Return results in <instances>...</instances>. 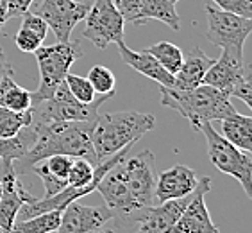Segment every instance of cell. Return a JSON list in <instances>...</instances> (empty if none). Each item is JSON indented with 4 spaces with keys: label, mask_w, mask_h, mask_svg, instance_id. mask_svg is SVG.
<instances>
[{
    "label": "cell",
    "mask_w": 252,
    "mask_h": 233,
    "mask_svg": "<svg viewBox=\"0 0 252 233\" xmlns=\"http://www.w3.org/2000/svg\"><path fill=\"white\" fill-rule=\"evenodd\" d=\"M83 36L90 39L98 50L111 43L124 41V18L111 0H95V5L88 9Z\"/></svg>",
    "instance_id": "10"
},
{
    "label": "cell",
    "mask_w": 252,
    "mask_h": 233,
    "mask_svg": "<svg viewBox=\"0 0 252 233\" xmlns=\"http://www.w3.org/2000/svg\"><path fill=\"white\" fill-rule=\"evenodd\" d=\"M43 165L47 167L50 174H54L56 178L59 180H66L68 181V172L72 169V163H73V158L72 156H66V155H54L49 156V158H45Z\"/></svg>",
    "instance_id": "29"
},
{
    "label": "cell",
    "mask_w": 252,
    "mask_h": 233,
    "mask_svg": "<svg viewBox=\"0 0 252 233\" xmlns=\"http://www.w3.org/2000/svg\"><path fill=\"white\" fill-rule=\"evenodd\" d=\"M199 131L206 136L208 144V156L220 172L236 178L243 187V192L247 197H252V156L251 153L238 149L229 140H225L222 135L215 131L211 122H206L200 126Z\"/></svg>",
    "instance_id": "7"
},
{
    "label": "cell",
    "mask_w": 252,
    "mask_h": 233,
    "mask_svg": "<svg viewBox=\"0 0 252 233\" xmlns=\"http://www.w3.org/2000/svg\"><path fill=\"white\" fill-rule=\"evenodd\" d=\"M208 15V41L233 52H243V43L252 31V18L219 9L217 5H206Z\"/></svg>",
    "instance_id": "8"
},
{
    "label": "cell",
    "mask_w": 252,
    "mask_h": 233,
    "mask_svg": "<svg viewBox=\"0 0 252 233\" xmlns=\"http://www.w3.org/2000/svg\"><path fill=\"white\" fill-rule=\"evenodd\" d=\"M154 126L156 118L151 113L134 110L98 113L92 131V144L97 155V161L100 163L102 160L109 158L129 144H136L141 136L152 131Z\"/></svg>",
    "instance_id": "3"
},
{
    "label": "cell",
    "mask_w": 252,
    "mask_h": 233,
    "mask_svg": "<svg viewBox=\"0 0 252 233\" xmlns=\"http://www.w3.org/2000/svg\"><path fill=\"white\" fill-rule=\"evenodd\" d=\"M34 0H7V16L15 18V16H22L25 11H29Z\"/></svg>",
    "instance_id": "34"
},
{
    "label": "cell",
    "mask_w": 252,
    "mask_h": 233,
    "mask_svg": "<svg viewBox=\"0 0 252 233\" xmlns=\"http://www.w3.org/2000/svg\"><path fill=\"white\" fill-rule=\"evenodd\" d=\"M32 120V113L31 110L27 112H13L9 108L0 106V136H15L20 129L29 126Z\"/></svg>",
    "instance_id": "25"
},
{
    "label": "cell",
    "mask_w": 252,
    "mask_h": 233,
    "mask_svg": "<svg viewBox=\"0 0 252 233\" xmlns=\"http://www.w3.org/2000/svg\"><path fill=\"white\" fill-rule=\"evenodd\" d=\"M199 183L197 172L186 165H174L163 170L154 185V197L159 203H165L170 199H181L185 195L191 194Z\"/></svg>",
    "instance_id": "15"
},
{
    "label": "cell",
    "mask_w": 252,
    "mask_h": 233,
    "mask_svg": "<svg viewBox=\"0 0 252 233\" xmlns=\"http://www.w3.org/2000/svg\"><path fill=\"white\" fill-rule=\"evenodd\" d=\"M222 122V135L225 140H229L238 149L251 153L252 151V118L247 115L233 113L231 116L223 118Z\"/></svg>",
    "instance_id": "20"
},
{
    "label": "cell",
    "mask_w": 252,
    "mask_h": 233,
    "mask_svg": "<svg viewBox=\"0 0 252 233\" xmlns=\"http://www.w3.org/2000/svg\"><path fill=\"white\" fill-rule=\"evenodd\" d=\"M36 13L54 31L59 43H66L75 25L86 16L88 5L79 4L77 0H43Z\"/></svg>",
    "instance_id": "11"
},
{
    "label": "cell",
    "mask_w": 252,
    "mask_h": 233,
    "mask_svg": "<svg viewBox=\"0 0 252 233\" xmlns=\"http://www.w3.org/2000/svg\"><path fill=\"white\" fill-rule=\"evenodd\" d=\"M31 170H32V172H36V174L41 178V181H43L45 197L56 195L58 192H61V190L68 187V181L66 180H59V178H56L54 174H50L49 170H47V167L43 165V161H38L36 165L31 167Z\"/></svg>",
    "instance_id": "28"
},
{
    "label": "cell",
    "mask_w": 252,
    "mask_h": 233,
    "mask_svg": "<svg viewBox=\"0 0 252 233\" xmlns=\"http://www.w3.org/2000/svg\"><path fill=\"white\" fill-rule=\"evenodd\" d=\"M9 68H13L11 67V63L7 61V58H5V54H4V50L0 49V79H2V76H4Z\"/></svg>",
    "instance_id": "36"
},
{
    "label": "cell",
    "mask_w": 252,
    "mask_h": 233,
    "mask_svg": "<svg viewBox=\"0 0 252 233\" xmlns=\"http://www.w3.org/2000/svg\"><path fill=\"white\" fill-rule=\"evenodd\" d=\"M0 233H5V232H4V230H2V228H0Z\"/></svg>",
    "instance_id": "40"
},
{
    "label": "cell",
    "mask_w": 252,
    "mask_h": 233,
    "mask_svg": "<svg viewBox=\"0 0 252 233\" xmlns=\"http://www.w3.org/2000/svg\"><path fill=\"white\" fill-rule=\"evenodd\" d=\"M45 39H41L36 33H32L31 29L20 27L18 33L15 34V45L18 47V50L25 54H34L36 50L43 45Z\"/></svg>",
    "instance_id": "30"
},
{
    "label": "cell",
    "mask_w": 252,
    "mask_h": 233,
    "mask_svg": "<svg viewBox=\"0 0 252 233\" xmlns=\"http://www.w3.org/2000/svg\"><path fill=\"white\" fill-rule=\"evenodd\" d=\"M0 195H2V183H0Z\"/></svg>",
    "instance_id": "39"
},
{
    "label": "cell",
    "mask_w": 252,
    "mask_h": 233,
    "mask_svg": "<svg viewBox=\"0 0 252 233\" xmlns=\"http://www.w3.org/2000/svg\"><path fill=\"white\" fill-rule=\"evenodd\" d=\"M170 2H172V4L175 5V4H177V2H179V0H170Z\"/></svg>",
    "instance_id": "37"
},
{
    "label": "cell",
    "mask_w": 252,
    "mask_h": 233,
    "mask_svg": "<svg viewBox=\"0 0 252 233\" xmlns=\"http://www.w3.org/2000/svg\"><path fill=\"white\" fill-rule=\"evenodd\" d=\"M115 219L107 206H86L72 201L61 214V223L54 233H93Z\"/></svg>",
    "instance_id": "13"
},
{
    "label": "cell",
    "mask_w": 252,
    "mask_h": 233,
    "mask_svg": "<svg viewBox=\"0 0 252 233\" xmlns=\"http://www.w3.org/2000/svg\"><path fill=\"white\" fill-rule=\"evenodd\" d=\"M100 233H113V232H109V230H106V232H100Z\"/></svg>",
    "instance_id": "38"
},
{
    "label": "cell",
    "mask_w": 252,
    "mask_h": 233,
    "mask_svg": "<svg viewBox=\"0 0 252 233\" xmlns=\"http://www.w3.org/2000/svg\"><path fill=\"white\" fill-rule=\"evenodd\" d=\"M118 52H120V58L124 59V63L129 65L132 70L143 74L145 78L152 79L156 83H159L161 86H175V78L174 74H170L166 68L161 67L152 54H149V50H131L124 41L117 43Z\"/></svg>",
    "instance_id": "17"
},
{
    "label": "cell",
    "mask_w": 252,
    "mask_h": 233,
    "mask_svg": "<svg viewBox=\"0 0 252 233\" xmlns=\"http://www.w3.org/2000/svg\"><path fill=\"white\" fill-rule=\"evenodd\" d=\"M215 59L209 58L204 54V50L200 47H195L193 50H189V54L186 58H183L181 68L174 74L175 78V86L181 90H189L202 84V79L208 72V68L213 65Z\"/></svg>",
    "instance_id": "18"
},
{
    "label": "cell",
    "mask_w": 252,
    "mask_h": 233,
    "mask_svg": "<svg viewBox=\"0 0 252 233\" xmlns=\"http://www.w3.org/2000/svg\"><path fill=\"white\" fill-rule=\"evenodd\" d=\"M7 22H9V16H7V0H0V33L4 31Z\"/></svg>",
    "instance_id": "35"
},
{
    "label": "cell",
    "mask_w": 252,
    "mask_h": 233,
    "mask_svg": "<svg viewBox=\"0 0 252 233\" xmlns=\"http://www.w3.org/2000/svg\"><path fill=\"white\" fill-rule=\"evenodd\" d=\"M36 140V126L31 122L29 126L20 129L15 136H0V160L2 163H13V161L24 158V155L31 149Z\"/></svg>",
    "instance_id": "21"
},
{
    "label": "cell",
    "mask_w": 252,
    "mask_h": 233,
    "mask_svg": "<svg viewBox=\"0 0 252 233\" xmlns=\"http://www.w3.org/2000/svg\"><path fill=\"white\" fill-rule=\"evenodd\" d=\"M97 120H70L34 124L36 140L31 149L20 158L22 170H31L38 161L54 155H66L72 158H84L92 165H98L97 155L92 144V131Z\"/></svg>",
    "instance_id": "1"
},
{
    "label": "cell",
    "mask_w": 252,
    "mask_h": 233,
    "mask_svg": "<svg viewBox=\"0 0 252 233\" xmlns=\"http://www.w3.org/2000/svg\"><path fill=\"white\" fill-rule=\"evenodd\" d=\"M149 54H152L156 58V61L161 65L163 68H166L170 74H175L181 68L183 63V50L177 45L170 43V41H159V43L149 47Z\"/></svg>",
    "instance_id": "24"
},
{
    "label": "cell",
    "mask_w": 252,
    "mask_h": 233,
    "mask_svg": "<svg viewBox=\"0 0 252 233\" xmlns=\"http://www.w3.org/2000/svg\"><path fill=\"white\" fill-rule=\"evenodd\" d=\"M36 59L39 67V86L32 92V102L50 99L56 92V88L63 83L66 74L70 72L77 59L83 58V50L79 41H66V43L41 45L36 50Z\"/></svg>",
    "instance_id": "5"
},
{
    "label": "cell",
    "mask_w": 252,
    "mask_h": 233,
    "mask_svg": "<svg viewBox=\"0 0 252 233\" xmlns=\"http://www.w3.org/2000/svg\"><path fill=\"white\" fill-rule=\"evenodd\" d=\"M0 106L9 108L13 112H27L32 106V92L16 83L13 68H9L0 79Z\"/></svg>",
    "instance_id": "19"
},
{
    "label": "cell",
    "mask_w": 252,
    "mask_h": 233,
    "mask_svg": "<svg viewBox=\"0 0 252 233\" xmlns=\"http://www.w3.org/2000/svg\"><path fill=\"white\" fill-rule=\"evenodd\" d=\"M149 20H159L174 31L181 29V18L170 0H141L140 25L147 24Z\"/></svg>",
    "instance_id": "22"
},
{
    "label": "cell",
    "mask_w": 252,
    "mask_h": 233,
    "mask_svg": "<svg viewBox=\"0 0 252 233\" xmlns=\"http://www.w3.org/2000/svg\"><path fill=\"white\" fill-rule=\"evenodd\" d=\"M161 104L181 113L197 131L206 122L223 120L236 113L227 93L204 83L189 90L161 86Z\"/></svg>",
    "instance_id": "2"
},
{
    "label": "cell",
    "mask_w": 252,
    "mask_h": 233,
    "mask_svg": "<svg viewBox=\"0 0 252 233\" xmlns=\"http://www.w3.org/2000/svg\"><path fill=\"white\" fill-rule=\"evenodd\" d=\"M202 83L227 93L229 97H238L252 108V70L243 61V52L223 49L220 58L208 68Z\"/></svg>",
    "instance_id": "6"
},
{
    "label": "cell",
    "mask_w": 252,
    "mask_h": 233,
    "mask_svg": "<svg viewBox=\"0 0 252 233\" xmlns=\"http://www.w3.org/2000/svg\"><path fill=\"white\" fill-rule=\"evenodd\" d=\"M111 2L122 15L124 22H131L134 25H140L141 0H111Z\"/></svg>",
    "instance_id": "31"
},
{
    "label": "cell",
    "mask_w": 252,
    "mask_h": 233,
    "mask_svg": "<svg viewBox=\"0 0 252 233\" xmlns=\"http://www.w3.org/2000/svg\"><path fill=\"white\" fill-rule=\"evenodd\" d=\"M154 163L156 156L149 149H143L136 155L129 153L124 160L118 161V167H120V172L126 180L127 189L132 194L140 210L152 206L156 185Z\"/></svg>",
    "instance_id": "9"
},
{
    "label": "cell",
    "mask_w": 252,
    "mask_h": 233,
    "mask_svg": "<svg viewBox=\"0 0 252 233\" xmlns=\"http://www.w3.org/2000/svg\"><path fill=\"white\" fill-rule=\"evenodd\" d=\"M20 27H25V29H31L32 33H36L41 39L47 38V33H49V25L45 22L38 13H31V11H25L22 15V24Z\"/></svg>",
    "instance_id": "33"
},
{
    "label": "cell",
    "mask_w": 252,
    "mask_h": 233,
    "mask_svg": "<svg viewBox=\"0 0 252 233\" xmlns=\"http://www.w3.org/2000/svg\"><path fill=\"white\" fill-rule=\"evenodd\" d=\"M61 210L45 212V214L32 215L29 219H16L9 233H54L61 223Z\"/></svg>",
    "instance_id": "23"
},
{
    "label": "cell",
    "mask_w": 252,
    "mask_h": 233,
    "mask_svg": "<svg viewBox=\"0 0 252 233\" xmlns=\"http://www.w3.org/2000/svg\"><path fill=\"white\" fill-rule=\"evenodd\" d=\"M193 195V192H191ZM191 195H185L181 199H170L161 203L158 208H149L141 214L140 221H138V232L136 233H172V228L175 226L177 219L181 217L185 206L189 203Z\"/></svg>",
    "instance_id": "16"
},
{
    "label": "cell",
    "mask_w": 252,
    "mask_h": 233,
    "mask_svg": "<svg viewBox=\"0 0 252 233\" xmlns=\"http://www.w3.org/2000/svg\"><path fill=\"white\" fill-rule=\"evenodd\" d=\"M209 189H211V180L206 176L200 178L191 199L172 228V233H220L217 224L211 221V215L206 206V194Z\"/></svg>",
    "instance_id": "12"
},
{
    "label": "cell",
    "mask_w": 252,
    "mask_h": 233,
    "mask_svg": "<svg viewBox=\"0 0 252 233\" xmlns=\"http://www.w3.org/2000/svg\"><path fill=\"white\" fill-rule=\"evenodd\" d=\"M64 83H66L70 93H72L79 102L90 104V102L95 101V95H97V93H95V90H93L92 83L88 81V78H83V76L68 72L66 78H64Z\"/></svg>",
    "instance_id": "27"
},
{
    "label": "cell",
    "mask_w": 252,
    "mask_h": 233,
    "mask_svg": "<svg viewBox=\"0 0 252 233\" xmlns=\"http://www.w3.org/2000/svg\"><path fill=\"white\" fill-rule=\"evenodd\" d=\"M219 9L252 18V0H211Z\"/></svg>",
    "instance_id": "32"
},
{
    "label": "cell",
    "mask_w": 252,
    "mask_h": 233,
    "mask_svg": "<svg viewBox=\"0 0 252 233\" xmlns=\"http://www.w3.org/2000/svg\"><path fill=\"white\" fill-rule=\"evenodd\" d=\"M86 78L92 83L95 93H100V95H104V93H115V84H117L115 74L107 67H104V65L92 67Z\"/></svg>",
    "instance_id": "26"
},
{
    "label": "cell",
    "mask_w": 252,
    "mask_h": 233,
    "mask_svg": "<svg viewBox=\"0 0 252 233\" xmlns=\"http://www.w3.org/2000/svg\"><path fill=\"white\" fill-rule=\"evenodd\" d=\"M115 97V93H104L90 104L79 102L73 97L66 83H61L50 99L32 102L31 113H32L34 124H50V122H70V120H97L98 110L106 101Z\"/></svg>",
    "instance_id": "4"
},
{
    "label": "cell",
    "mask_w": 252,
    "mask_h": 233,
    "mask_svg": "<svg viewBox=\"0 0 252 233\" xmlns=\"http://www.w3.org/2000/svg\"><path fill=\"white\" fill-rule=\"evenodd\" d=\"M2 195H0V228L5 233L11 232V226L16 221L20 206L34 199V195L24 189L22 181L18 180L13 163H2Z\"/></svg>",
    "instance_id": "14"
}]
</instances>
